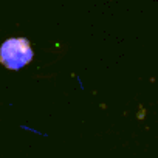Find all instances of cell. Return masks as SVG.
Here are the masks:
<instances>
[{
    "label": "cell",
    "instance_id": "obj_1",
    "mask_svg": "<svg viewBox=\"0 0 158 158\" xmlns=\"http://www.w3.org/2000/svg\"><path fill=\"white\" fill-rule=\"evenodd\" d=\"M34 53L30 42L23 37L8 39L0 47V64L10 70H19L28 65Z\"/></svg>",
    "mask_w": 158,
    "mask_h": 158
}]
</instances>
